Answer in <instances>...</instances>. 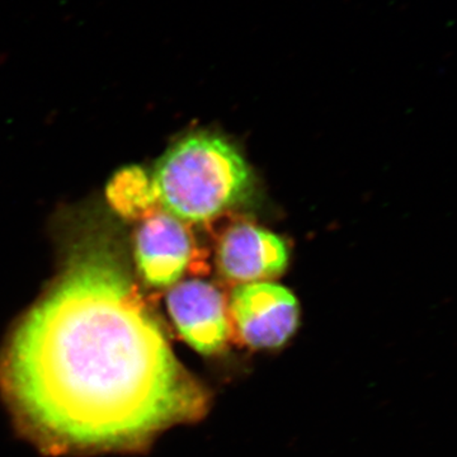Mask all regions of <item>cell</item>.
<instances>
[{
    "label": "cell",
    "mask_w": 457,
    "mask_h": 457,
    "mask_svg": "<svg viewBox=\"0 0 457 457\" xmlns=\"http://www.w3.org/2000/svg\"><path fill=\"white\" fill-rule=\"evenodd\" d=\"M23 431L54 453L132 451L209 407L121 262L89 245L23 319L0 363Z\"/></svg>",
    "instance_id": "cell-1"
},
{
    "label": "cell",
    "mask_w": 457,
    "mask_h": 457,
    "mask_svg": "<svg viewBox=\"0 0 457 457\" xmlns=\"http://www.w3.org/2000/svg\"><path fill=\"white\" fill-rule=\"evenodd\" d=\"M287 262V246L281 237L246 222L228 228L218 248L221 275L239 285L278 278Z\"/></svg>",
    "instance_id": "cell-5"
},
{
    "label": "cell",
    "mask_w": 457,
    "mask_h": 457,
    "mask_svg": "<svg viewBox=\"0 0 457 457\" xmlns=\"http://www.w3.org/2000/svg\"><path fill=\"white\" fill-rule=\"evenodd\" d=\"M174 327L198 353L213 356L227 347L231 333L228 303L215 286L189 279L174 286L167 297Z\"/></svg>",
    "instance_id": "cell-4"
},
{
    "label": "cell",
    "mask_w": 457,
    "mask_h": 457,
    "mask_svg": "<svg viewBox=\"0 0 457 457\" xmlns=\"http://www.w3.org/2000/svg\"><path fill=\"white\" fill-rule=\"evenodd\" d=\"M156 200L180 221L204 222L246 203L253 171L242 154L218 135L192 134L171 146L152 179Z\"/></svg>",
    "instance_id": "cell-2"
},
{
    "label": "cell",
    "mask_w": 457,
    "mask_h": 457,
    "mask_svg": "<svg viewBox=\"0 0 457 457\" xmlns=\"http://www.w3.org/2000/svg\"><path fill=\"white\" fill-rule=\"evenodd\" d=\"M108 197L114 209L132 218L149 212L158 201L152 180L139 168H129L114 177Z\"/></svg>",
    "instance_id": "cell-7"
},
{
    "label": "cell",
    "mask_w": 457,
    "mask_h": 457,
    "mask_svg": "<svg viewBox=\"0 0 457 457\" xmlns=\"http://www.w3.org/2000/svg\"><path fill=\"white\" fill-rule=\"evenodd\" d=\"M231 333L255 350L278 348L299 323V303L287 288L269 281L234 288L228 303Z\"/></svg>",
    "instance_id": "cell-3"
},
{
    "label": "cell",
    "mask_w": 457,
    "mask_h": 457,
    "mask_svg": "<svg viewBox=\"0 0 457 457\" xmlns=\"http://www.w3.org/2000/svg\"><path fill=\"white\" fill-rule=\"evenodd\" d=\"M135 257L147 284H176L194 258V242L179 219L168 212L147 215L137 234Z\"/></svg>",
    "instance_id": "cell-6"
}]
</instances>
